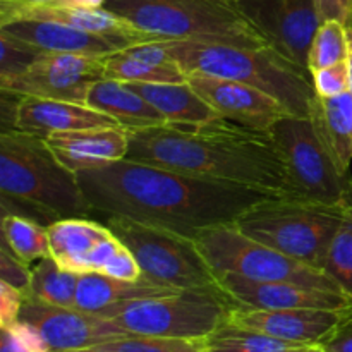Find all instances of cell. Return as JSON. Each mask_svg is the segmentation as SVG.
Listing matches in <instances>:
<instances>
[{
	"label": "cell",
	"mask_w": 352,
	"mask_h": 352,
	"mask_svg": "<svg viewBox=\"0 0 352 352\" xmlns=\"http://www.w3.org/2000/svg\"><path fill=\"white\" fill-rule=\"evenodd\" d=\"M78 181L93 212L127 217L189 239L212 227L236 223L260 203L284 198L127 158L78 172Z\"/></svg>",
	"instance_id": "obj_1"
},
{
	"label": "cell",
	"mask_w": 352,
	"mask_h": 352,
	"mask_svg": "<svg viewBox=\"0 0 352 352\" xmlns=\"http://www.w3.org/2000/svg\"><path fill=\"white\" fill-rule=\"evenodd\" d=\"M127 160L299 198L270 131L250 129L217 117L206 122L127 129Z\"/></svg>",
	"instance_id": "obj_2"
},
{
	"label": "cell",
	"mask_w": 352,
	"mask_h": 352,
	"mask_svg": "<svg viewBox=\"0 0 352 352\" xmlns=\"http://www.w3.org/2000/svg\"><path fill=\"white\" fill-rule=\"evenodd\" d=\"M162 43L186 74L203 72L244 82L277 98L292 116L309 117L316 96L311 72L280 55L270 45L251 48L188 40Z\"/></svg>",
	"instance_id": "obj_3"
},
{
	"label": "cell",
	"mask_w": 352,
	"mask_h": 352,
	"mask_svg": "<svg viewBox=\"0 0 352 352\" xmlns=\"http://www.w3.org/2000/svg\"><path fill=\"white\" fill-rule=\"evenodd\" d=\"M0 191L54 220L93 213L78 174L55 158L43 138L24 131L0 133Z\"/></svg>",
	"instance_id": "obj_4"
},
{
	"label": "cell",
	"mask_w": 352,
	"mask_h": 352,
	"mask_svg": "<svg viewBox=\"0 0 352 352\" xmlns=\"http://www.w3.org/2000/svg\"><path fill=\"white\" fill-rule=\"evenodd\" d=\"M103 7L160 41L268 47L236 0H105Z\"/></svg>",
	"instance_id": "obj_5"
},
{
	"label": "cell",
	"mask_w": 352,
	"mask_h": 352,
	"mask_svg": "<svg viewBox=\"0 0 352 352\" xmlns=\"http://www.w3.org/2000/svg\"><path fill=\"white\" fill-rule=\"evenodd\" d=\"M344 208L284 196L248 210L236 226L251 239L323 270Z\"/></svg>",
	"instance_id": "obj_6"
},
{
	"label": "cell",
	"mask_w": 352,
	"mask_h": 352,
	"mask_svg": "<svg viewBox=\"0 0 352 352\" xmlns=\"http://www.w3.org/2000/svg\"><path fill=\"white\" fill-rule=\"evenodd\" d=\"M234 308L219 289H186L160 298L131 301L102 316L133 336L208 339L229 322Z\"/></svg>",
	"instance_id": "obj_7"
},
{
	"label": "cell",
	"mask_w": 352,
	"mask_h": 352,
	"mask_svg": "<svg viewBox=\"0 0 352 352\" xmlns=\"http://www.w3.org/2000/svg\"><path fill=\"white\" fill-rule=\"evenodd\" d=\"M105 226L134 254L150 280L181 291L219 289V275L195 239L119 215H105Z\"/></svg>",
	"instance_id": "obj_8"
},
{
	"label": "cell",
	"mask_w": 352,
	"mask_h": 352,
	"mask_svg": "<svg viewBox=\"0 0 352 352\" xmlns=\"http://www.w3.org/2000/svg\"><path fill=\"white\" fill-rule=\"evenodd\" d=\"M195 243L217 274H236L256 282H289L344 292L322 268L251 239L236 223L203 230Z\"/></svg>",
	"instance_id": "obj_9"
},
{
	"label": "cell",
	"mask_w": 352,
	"mask_h": 352,
	"mask_svg": "<svg viewBox=\"0 0 352 352\" xmlns=\"http://www.w3.org/2000/svg\"><path fill=\"white\" fill-rule=\"evenodd\" d=\"M270 133L284 153L299 198L330 206L352 205L351 172L340 168L309 117L287 116Z\"/></svg>",
	"instance_id": "obj_10"
},
{
	"label": "cell",
	"mask_w": 352,
	"mask_h": 352,
	"mask_svg": "<svg viewBox=\"0 0 352 352\" xmlns=\"http://www.w3.org/2000/svg\"><path fill=\"white\" fill-rule=\"evenodd\" d=\"M100 79H105V57L41 54L19 76L2 79L0 89L21 96L85 103L88 89Z\"/></svg>",
	"instance_id": "obj_11"
},
{
	"label": "cell",
	"mask_w": 352,
	"mask_h": 352,
	"mask_svg": "<svg viewBox=\"0 0 352 352\" xmlns=\"http://www.w3.org/2000/svg\"><path fill=\"white\" fill-rule=\"evenodd\" d=\"M268 45L296 64L308 67V52L322 23L313 0H236Z\"/></svg>",
	"instance_id": "obj_12"
},
{
	"label": "cell",
	"mask_w": 352,
	"mask_h": 352,
	"mask_svg": "<svg viewBox=\"0 0 352 352\" xmlns=\"http://www.w3.org/2000/svg\"><path fill=\"white\" fill-rule=\"evenodd\" d=\"M19 320L34 327L52 352L86 349L129 336L112 320L78 308L47 305L31 296L24 298Z\"/></svg>",
	"instance_id": "obj_13"
},
{
	"label": "cell",
	"mask_w": 352,
	"mask_h": 352,
	"mask_svg": "<svg viewBox=\"0 0 352 352\" xmlns=\"http://www.w3.org/2000/svg\"><path fill=\"white\" fill-rule=\"evenodd\" d=\"M188 82L220 117L256 131H270L278 120L292 116L282 102L244 82L191 72Z\"/></svg>",
	"instance_id": "obj_14"
},
{
	"label": "cell",
	"mask_w": 352,
	"mask_h": 352,
	"mask_svg": "<svg viewBox=\"0 0 352 352\" xmlns=\"http://www.w3.org/2000/svg\"><path fill=\"white\" fill-rule=\"evenodd\" d=\"M219 275V289L236 308L248 309H349V294L289 282H256L236 274Z\"/></svg>",
	"instance_id": "obj_15"
},
{
	"label": "cell",
	"mask_w": 352,
	"mask_h": 352,
	"mask_svg": "<svg viewBox=\"0 0 352 352\" xmlns=\"http://www.w3.org/2000/svg\"><path fill=\"white\" fill-rule=\"evenodd\" d=\"M352 315L349 309L234 308L229 322L299 346H323Z\"/></svg>",
	"instance_id": "obj_16"
},
{
	"label": "cell",
	"mask_w": 352,
	"mask_h": 352,
	"mask_svg": "<svg viewBox=\"0 0 352 352\" xmlns=\"http://www.w3.org/2000/svg\"><path fill=\"white\" fill-rule=\"evenodd\" d=\"M54 21L67 24L76 30L102 34L122 45L124 48L146 41H160L150 33L133 26L129 21L110 12L105 7H21V9H0V28L14 21Z\"/></svg>",
	"instance_id": "obj_17"
},
{
	"label": "cell",
	"mask_w": 352,
	"mask_h": 352,
	"mask_svg": "<svg viewBox=\"0 0 352 352\" xmlns=\"http://www.w3.org/2000/svg\"><path fill=\"white\" fill-rule=\"evenodd\" d=\"M45 141L55 158L76 174L124 160L129 151V134L122 126L55 133Z\"/></svg>",
	"instance_id": "obj_18"
},
{
	"label": "cell",
	"mask_w": 352,
	"mask_h": 352,
	"mask_svg": "<svg viewBox=\"0 0 352 352\" xmlns=\"http://www.w3.org/2000/svg\"><path fill=\"white\" fill-rule=\"evenodd\" d=\"M117 120L107 113L98 112L85 103L65 102V100L38 98V96H21L17 109V131L47 138L55 133L71 131L100 129V127H117Z\"/></svg>",
	"instance_id": "obj_19"
},
{
	"label": "cell",
	"mask_w": 352,
	"mask_h": 352,
	"mask_svg": "<svg viewBox=\"0 0 352 352\" xmlns=\"http://www.w3.org/2000/svg\"><path fill=\"white\" fill-rule=\"evenodd\" d=\"M0 31L45 52V54H74L86 57H107L124 47L102 34L76 30L54 21H14Z\"/></svg>",
	"instance_id": "obj_20"
},
{
	"label": "cell",
	"mask_w": 352,
	"mask_h": 352,
	"mask_svg": "<svg viewBox=\"0 0 352 352\" xmlns=\"http://www.w3.org/2000/svg\"><path fill=\"white\" fill-rule=\"evenodd\" d=\"M179 291L181 289L162 285L144 275L140 280H119L103 274L89 272V274H79L76 308L102 316L109 309L127 305L131 301L160 298V296L175 294Z\"/></svg>",
	"instance_id": "obj_21"
},
{
	"label": "cell",
	"mask_w": 352,
	"mask_h": 352,
	"mask_svg": "<svg viewBox=\"0 0 352 352\" xmlns=\"http://www.w3.org/2000/svg\"><path fill=\"white\" fill-rule=\"evenodd\" d=\"M85 103L107 113L126 129H143L167 124V119L127 82L100 79L88 89Z\"/></svg>",
	"instance_id": "obj_22"
},
{
	"label": "cell",
	"mask_w": 352,
	"mask_h": 352,
	"mask_svg": "<svg viewBox=\"0 0 352 352\" xmlns=\"http://www.w3.org/2000/svg\"><path fill=\"white\" fill-rule=\"evenodd\" d=\"M112 230L96 220L86 217H72V219L55 220L48 226V239H50V256L60 265L64 270L74 274H88L86 260L93 248L109 237Z\"/></svg>",
	"instance_id": "obj_23"
},
{
	"label": "cell",
	"mask_w": 352,
	"mask_h": 352,
	"mask_svg": "<svg viewBox=\"0 0 352 352\" xmlns=\"http://www.w3.org/2000/svg\"><path fill=\"white\" fill-rule=\"evenodd\" d=\"M172 124L206 122L220 117L186 82H127Z\"/></svg>",
	"instance_id": "obj_24"
},
{
	"label": "cell",
	"mask_w": 352,
	"mask_h": 352,
	"mask_svg": "<svg viewBox=\"0 0 352 352\" xmlns=\"http://www.w3.org/2000/svg\"><path fill=\"white\" fill-rule=\"evenodd\" d=\"M309 119L320 131L332 150L340 168L351 172L352 162V95L322 98L316 95L311 102Z\"/></svg>",
	"instance_id": "obj_25"
},
{
	"label": "cell",
	"mask_w": 352,
	"mask_h": 352,
	"mask_svg": "<svg viewBox=\"0 0 352 352\" xmlns=\"http://www.w3.org/2000/svg\"><path fill=\"white\" fill-rule=\"evenodd\" d=\"M31 270V285L26 296L52 306L76 308L79 274L64 270L52 256L41 258Z\"/></svg>",
	"instance_id": "obj_26"
},
{
	"label": "cell",
	"mask_w": 352,
	"mask_h": 352,
	"mask_svg": "<svg viewBox=\"0 0 352 352\" xmlns=\"http://www.w3.org/2000/svg\"><path fill=\"white\" fill-rule=\"evenodd\" d=\"M3 246L23 263L31 265L50 256L48 227L23 215L7 213L2 219Z\"/></svg>",
	"instance_id": "obj_27"
},
{
	"label": "cell",
	"mask_w": 352,
	"mask_h": 352,
	"mask_svg": "<svg viewBox=\"0 0 352 352\" xmlns=\"http://www.w3.org/2000/svg\"><path fill=\"white\" fill-rule=\"evenodd\" d=\"M188 78L179 64H151L133 55L127 48L105 57V79L120 82H186Z\"/></svg>",
	"instance_id": "obj_28"
},
{
	"label": "cell",
	"mask_w": 352,
	"mask_h": 352,
	"mask_svg": "<svg viewBox=\"0 0 352 352\" xmlns=\"http://www.w3.org/2000/svg\"><path fill=\"white\" fill-rule=\"evenodd\" d=\"M208 351L213 352H289L299 344L275 339L258 330L246 329L232 322L223 323L206 339Z\"/></svg>",
	"instance_id": "obj_29"
},
{
	"label": "cell",
	"mask_w": 352,
	"mask_h": 352,
	"mask_svg": "<svg viewBox=\"0 0 352 352\" xmlns=\"http://www.w3.org/2000/svg\"><path fill=\"white\" fill-rule=\"evenodd\" d=\"M349 28L339 21H325L318 26L308 52L309 72L347 62L349 58Z\"/></svg>",
	"instance_id": "obj_30"
},
{
	"label": "cell",
	"mask_w": 352,
	"mask_h": 352,
	"mask_svg": "<svg viewBox=\"0 0 352 352\" xmlns=\"http://www.w3.org/2000/svg\"><path fill=\"white\" fill-rule=\"evenodd\" d=\"M323 272L352 298V205L344 208V219L327 253Z\"/></svg>",
	"instance_id": "obj_31"
},
{
	"label": "cell",
	"mask_w": 352,
	"mask_h": 352,
	"mask_svg": "<svg viewBox=\"0 0 352 352\" xmlns=\"http://www.w3.org/2000/svg\"><path fill=\"white\" fill-rule=\"evenodd\" d=\"M102 346L112 352H208L206 339H175L133 333Z\"/></svg>",
	"instance_id": "obj_32"
},
{
	"label": "cell",
	"mask_w": 352,
	"mask_h": 352,
	"mask_svg": "<svg viewBox=\"0 0 352 352\" xmlns=\"http://www.w3.org/2000/svg\"><path fill=\"white\" fill-rule=\"evenodd\" d=\"M45 52L0 31V81L26 71Z\"/></svg>",
	"instance_id": "obj_33"
},
{
	"label": "cell",
	"mask_w": 352,
	"mask_h": 352,
	"mask_svg": "<svg viewBox=\"0 0 352 352\" xmlns=\"http://www.w3.org/2000/svg\"><path fill=\"white\" fill-rule=\"evenodd\" d=\"M311 78L316 95L322 96V98H332V96H339L349 91L351 82L347 62H340L332 67L311 72Z\"/></svg>",
	"instance_id": "obj_34"
},
{
	"label": "cell",
	"mask_w": 352,
	"mask_h": 352,
	"mask_svg": "<svg viewBox=\"0 0 352 352\" xmlns=\"http://www.w3.org/2000/svg\"><path fill=\"white\" fill-rule=\"evenodd\" d=\"M31 274H33V270L30 268V265L17 260L6 246H2V251H0V280L28 294L31 285Z\"/></svg>",
	"instance_id": "obj_35"
},
{
	"label": "cell",
	"mask_w": 352,
	"mask_h": 352,
	"mask_svg": "<svg viewBox=\"0 0 352 352\" xmlns=\"http://www.w3.org/2000/svg\"><path fill=\"white\" fill-rule=\"evenodd\" d=\"M100 274L107 275V277L119 278V280H140L143 277L140 263L122 243L117 248L116 253L112 254V258L107 261Z\"/></svg>",
	"instance_id": "obj_36"
},
{
	"label": "cell",
	"mask_w": 352,
	"mask_h": 352,
	"mask_svg": "<svg viewBox=\"0 0 352 352\" xmlns=\"http://www.w3.org/2000/svg\"><path fill=\"white\" fill-rule=\"evenodd\" d=\"M24 298H26L24 292L0 280V327L2 329H9L19 320Z\"/></svg>",
	"instance_id": "obj_37"
},
{
	"label": "cell",
	"mask_w": 352,
	"mask_h": 352,
	"mask_svg": "<svg viewBox=\"0 0 352 352\" xmlns=\"http://www.w3.org/2000/svg\"><path fill=\"white\" fill-rule=\"evenodd\" d=\"M320 23L339 21L352 28V0H313Z\"/></svg>",
	"instance_id": "obj_38"
},
{
	"label": "cell",
	"mask_w": 352,
	"mask_h": 352,
	"mask_svg": "<svg viewBox=\"0 0 352 352\" xmlns=\"http://www.w3.org/2000/svg\"><path fill=\"white\" fill-rule=\"evenodd\" d=\"M105 0H0V9L21 7H103Z\"/></svg>",
	"instance_id": "obj_39"
},
{
	"label": "cell",
	"mask_w": 352,
	"mask_h": 352,
	"mask_svg": "<svg viewBox=\"0 0 352 352\" xmlns=\"http://www.w3.org/2000/svg\"><path fill=\"white\" fill-rule=\"evenodd\" d=\"M0 96H2V133H9L14 131L17 126V109H19L21 95L7 89H0Z\"/></svg>",
	"instance_id": "obj_40"
},
{
	"label": "cell",
	"mask_w": 352,
	"mask_h": 352,
	"mask_svg": "<svg viewBox=\"0 0 352 352\" xmlns=\"http://www.w3.org/2000/svg\"><path fill=\"white\" fill-rule=\"evenodd\" d=\"M322 347L329 352H352V315Z\"/></svg>",
	"instance_id": "obj_41"
},
{
	"label": "cell",
	"mask_w": 352,
	"mask_h": 352,
	"mask_svg": "<svg viewBox=\"0 0 352 352\" xmlns=\"http://www.w3.org/2000/svg\"><path fill=\"white\" fill-rule=\"evenodd\" d=\"M2 352H31V351H28L9 329H2Z\"/></svg>",
	"instance_id": "obj_42"
},
{
	"label": "cell",
	"mask_w": 352,
	"mask_h": 352,
	"mask_svg": "<svg viewBox=\"0 0 352 352\" xmlns=\"http://www.w3.org/2000/svg\"><path fill=\"white\" fill-rule=\"evenodd\" d=\"M347 36H349V58H347V64H349V91L352 95V28L347 30Z\"/></svg>",
	"instance_id": "obj_43"
},
{
	"label": "cell",
	"mask_w": 352,
	"mask_h": 352,
	"mask_svg": "<svg viewBox=\"0 0 352 352\" xmlns=\"http://www.w3.org/2000/svg\"><path fill=\"white\" fill-rule=\"evenodd\" d=\"M289 352H329V351L322 346H301V347H296V349H292Z\"/></svg>",
	"instance_id": "obj_44"
},
{
	"label": "cell",
	"mask_w": 352,
	"mask_h": 352,
	"mask_svg": "<svg viewBox=\"0 0 352 352\" xmlns=\"http://www.w3.org/2000/svg\"><path fill=\"white\" fill-rule=\"evenodd\" d=\"M65 352H112V351L107 349L105 346H93V347H86V349H76V351H65Z\"/></svg>",
	"instance_id": "obj_45"
},
{
	"label": "cell",
	"mask_w": 352,
	"mask_h": 352,
	"mask_svg": "<svg viewBox=\"0 0 352 352\" xmlns=\"http://www.w3.org/2000/svg\"><path fill=\"white\" fill-rule=\"evenodd\" d=\"M208 352H213V351H208Z\"/></svg>",
	"instance_id": "obj_46"
}]
</instances>
